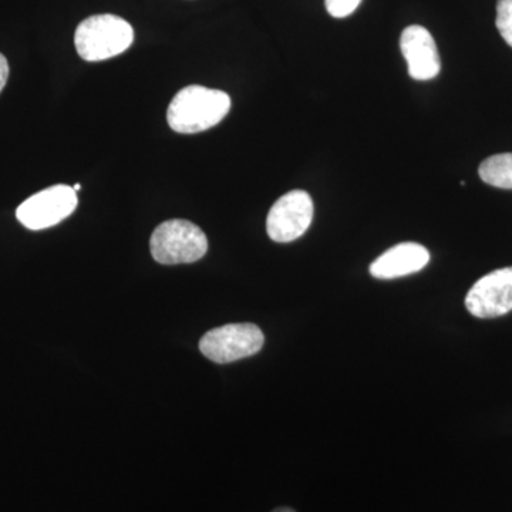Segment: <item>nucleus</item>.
Listing matches in <instances>:
<instances>
[{
	"label": "nucleus",
	"mask_w": 512,
	"mask_h": 512,
	"mask_svg": "<svg viewBox=\"0 0 512 512\" xmlns=\"http://www.w3.org/2000/svg\"><path fill=\"white\" fill-rule=\"evenodd\" d=\"M229 109L231 97L227 93L202 86H188L175 94L168 107L167 121L175 133H201L221 123Z\"/></svg>",
	"instance_id": "nucleus-1"
},
{
	"label": "nucleus",
	"mask_w": 512,
	"mask_h": 512,
	"mask_svg": "<svg viewBox=\"0 0 512 512\" xmlns=\"http://www.w3.org/2000/svg\"><path fill=\"white\" fill-rule=\"evenodd\" d=\"M133 26L116 15L90 16L74 35L77 53L87 62H103L126 52L133 45Z\"/></svg>",
	"instance_id": "nucleus-2"
},
{
	"label": "nucleus",
	"mask_w": 512,
	"mask_h": 512,
	"mask_svg": "<svg viewBox=\"0 0 512 512\" xmlns=\"http://www.w3.org/2000/svg\"><path fill=\"white\" fill-rule=\"evenodd\" d=\"M150 249L158 264H192L207 254L208 241L202 229L192 222L170 220L153 232Z\"/></svg>",
	"instance_id": "nucleus-3"
},
{
	"label": "nucleus",
	"mask_w": 512,
	"mask_h": 512,
	"mask_svg": "<svg viewBox=\"0 0 512 512\" xmlns=\"http://www.w3.org/2000/svg\"><path fill=\"white\" fill-rule=\"evenodd\" d=\"M262 330L252 323H231L205 333L200 342L202 355L215 363H231L254 356L264 346Z\"/></svg>",
	"instance_id": "nucleus-4"
},
{
	"label": "nucleus",
	"mask_w": 512,
	"mask_h": 512,
	"mask_svg": "<svg viewBox=\"0 0 512 512\" xmlns=\"http://www.w3.org/2000/svg\"><path fill=\"white\" fill-rule=\"evenodd\" d=\"M77 204L79 200L72 187L53 185L22 202L16 210V218L23 227L40 231L66 220L76 210Z\"/></svg>",
	"instance_id": "nucleus-5"
},
{
	"label": "nucleus",
	"mask_w": 512,
	"mask_h": 512,
	"mask_svg": "<svg viewBox=\"0 0 512 512\" xmlns=\"http://www.w3.org/2000/svg\"><path fill=\"white\" fill-rule=\"evenodd\" d=\"M313 220V201L306 191L295 190L272 205L266 218V231L275 242H292L301 238Z\"/></svg>",
	"instance_id": "nucleus-6"
},
{
	"label": "nucleus",
	"mask_w": 512,
	"mask_h": 512,
	"mask_svg": "<svg viewBox=\"0 0 512 512\" xmlns=\"http://www.w3.org/2000/svg\"><path fill=\"white\" fill-rule=\"evenodd\" d=\"M466 308L478 319H494L512 311V266L483 276L466 296Z\"/></svg>",
	"instance_id": "nucleus-7"
},
{
	"label": "nucleus",
	"mask_w": 512,
	"mask_h": 512,
	"mask_svg": "<svg viewBox=\"0 0 512 512\" xmlns=\"http://www.w3.org/2000/svg\"><path fill=\"white\" fill-rule=\"evenodd\" d=\"M400 49L414 80H431L440 73L439 49L429 30L423 26L413 25L404 29Z\"/></svg>",
	"instance_id": "nucleus-8"
},
{
	"label": "nucleus",
	"mask_w": 512,
	"mask_h": 512,
	"mask_svg": "<svg viewBox=\"0 0 512 512\" xmlns=\"http://www.w3.org/2000/svg\"><path fill=\"white\" fill-rule=\"evenodd\" d=\"M430 262V252L416 242H403L387 249L370 265V275L376 279H396L416 274Z\"/></svg>",
	"instance_id": "nucleus-9"
},
{
	"label": "nucleus",
	"mask_w": 512,
	"mask_h": 512,
	"mask_svg": "<svg viewBox=\"0 0 512 512\" xmlns=\"http://www.w3.org/2000/svg\"><path fill=\"white\" fill-rule=\"evenodd\" d=\"M478 173L485 184L512 190V153L488 157L480 165Z\"/></svg>",
	"instance_id": "nucleus-10"
},
{
	"label": "nucleus",
	"mask_w": 512,
	"mask_h": 512,
	"mask_svg": "<svg viewBox=\"0 0 512 512\" xmlns=\"http://www.w3.org/2000/svg\"><path fill=\"white\" fill-rule=\"evenodd\" d=\"M495 25L505 42L512 47V0H498Z\"/></svg>",
	"instance_id": "nucleus-11"
},
{
	"label": "nucleus",
	"mask_w": 512,
	"mask_h": 512,
	"mask_svg": "<svg viewBox=\"0 0 512 512\" xmlns=\"http://www.w3.org/2000/svg\"><path fill=\"white\" fill-rule=\"evenodd\" d=\"M360 3L362 0H325L326 10L336 19L348 18L359 8Z\"/></svg>",
	"instance_id": "nucleus-12"
},
{
	"label": "nucleus",
	"mask_w": 512,
	"mask_h": 512,
	"mask_svg": "<svg viewBox=\"0 0 512 512\" xmlns=\"http://www.w3.org/2000/svg\"><path fill=\"white\" fill-rule=\"evenodd\" d=\"M9 72L8 59L0 53V93L5 89L6 83H8Z\"/></svg>",
	"instance_id": "nucleus-13"
},
{
	"label": "nucleus",
	"mask_w": 512,
	"mask_h": 512,
	"mask_svg": "<svg viewBox=\"0 0 512 512\" xmlns=\"http://www.w3.org/2000/svg\"><path fill=\"white\" fill-rule=\"evenodd\" d=\"M272 512H295V511L291 510V508H278V510H275Z\"/></svg>",
	"instance_id": "nucleus-14"
},
{
	"label": "nucleus",
	"mask_w": 512,
	"mask_h": 512,
	"mask_svg": "<svg viewBox=\"0 0 512 512\" xmlns=\"http://www.w3.org/2000/svg\"><path fill=\"white\" fill-rule=\"evenodd\" d=\"M73 190L76 192L82 190V185H80V184L74 185Z\"/></svg>",
	"instance_id": "nucleus-15"
}]
</instances>
